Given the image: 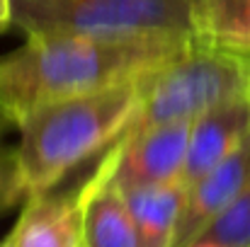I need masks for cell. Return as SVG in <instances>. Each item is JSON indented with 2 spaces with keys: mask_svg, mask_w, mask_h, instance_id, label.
Listing matches in <instances>:
<instances>
[{
  "mask_svg": "<svg viewBox=\"0 0 250 247\" xmlns=\"http://www.w3.org/2000/svg\"><path fill=\"white\" fill-rule=\"evenodd\" d=\"M194 37L112 39L46 32L0 56V116L20 124L39 107L136 80L177 58Z\"/></svg>",
  "mask_w": 250,
  "mask_h": 247,
  "instance_id": "1",
  "label": "cell"
},
{
  "mask_svg": "<svg viewBox=\"0 0 250 247\" xmlns=\"http://www.w3.org/2000/svg\"><path fill=\"white\" fill-rule=\"evenodd\" d=\"M141 78L39 107L17 124L15 163L24 199L49 194L126 131L141 104Z\"/></svg>",
  "mask_w": 250,
  "mask_h": 247,
  "instance_id": "2",
  "label": "cell"
},
{
  "mask_svg": "<svg viewBox=\"0 0 250 247\" xmlns=\"http://www.w3.org/2000/svg\"><path fill=\"white\" fill-rule=\"evenodd\" d=\"M250 56L192 41L177 58L141 78V104L124 133L167 121H194L231 99L248 97Z\"/></svg>",
  "mask_w": 250,
  "mask_h": 247,
  "instance_id": "3",
  "label": "cell"
},
{
  "mask_svg": "<svg viewBox=\"0 0 250 247\" xmlns=\"http://www.w3.org/2000/svg\"><path fill=\"white\" fill-rule=\"evenodd\" d=\"M194 0H12V27L24 34L68 32L112 39L192 37Z\"/></svg>",
  "mask_w": 250,
  "mask_h": 247,
  "instance_id": "4",
  "label": "cell"
},
{
  "mask_svg": "<svg viewBox=\"0 0 250 247\" xmlns=\"http://www.w3.org/2000/svg\"><path fill=\"white\" fill-rule=\"evenodd\" d=\"M192 121H167L139 133H122L114 143L112 179L126 187L170 184L182 179Z\"/></svg>",
  "mask_w": 250,
  "mask_h": 247,
  "instance_id": "5",
  "label": "cell"
},
{
  "mask_svg": "<svg viewBox=\"0 0 250 247\" xmlns=\"http://www.w3.org/2000/svg\"><path fill=\"white\" fill-rule=\"evenodd\" d=\"M250 184V133L204 177L187 187L175 247L194 243Z\"/></svg>",
  "mask_w": 250,
  "mask_h": 247,
  "instance_id": "6",
  "label": "cell"
},
{
  "mask_svg": "<svg viewBox=\"0 0 250 247\" xmlns=\"http://www.w3.org/2000/svg\"><path fill=\"white\" fill-rule=\"evenodd\" d=\"M114 151H104L83 191V247H139L136 228L122 187L112 179Z\"/></svg>",
  "mask_w": 250,
  "mask_h": 247,
  "instance_id": "7",
  "label": "cell"
},
{
  "mask_svg": "<svg viewBox=\"0 0 250 247\" xmlns=\"http://www.w3.org/2000/svg\"><path fill=\"white\" fill-rule=\"evenodd\" d=\"M250 133V99H231L192 121L182 184L192 187L199 177L214 170Z\"/></svg>",
  "mask_w": 250,
  "mask_h": 247,
  "instance_id": "8",
  "label": "cell"
},
{
  "mask_svg": "<svg viewBox=\"0 0 250 247\" xmlns=\"http://www.w3.org/2000/svg\"><path fill=\"white\" fill-rule=\"evenodd\" d=\"M17 247H83V191L24 199L15 223Z\"/></svg>",
  "mask_w": 250,
  "mask_h": 247,
  "instance_id": "9",
  "label": "cell"
},
{
  "mask_svg": "<svg viewBox=\"0 0 250 247\" xmlns=\"http://www.w3.org/2000/svg\"><path fill=\"white\" fill-rule=\"evenodd\" d=\"M122 191L136 228L139 247H175L187 187L182 182H170L126 187Z\"/></svg>",
  "mask_w": 250,
  "mask_h": 247,
  "instance_id": "10",
  "label": "cell"
},
{
  "mask_svg": "<svg viewBox=\"0 0 250 247\" xmlns=\"http://www.w3.org/2000/svg\"><path fill=\"white\" fill-rule=\"evenodd\" d=\"M189 29L202 44L250 56V0H194Z\"/></svg>",
  "mask_w": 250,
  "mask_h": 247,
  "instance_id": "11",
  "label": "cell"
},
{
  "mask_svg": "<svg viewBox=\"0 0 250 247\" xmlns=\"http://www.w3.org/2000/svg\"><path fill=\"white\" fill-rule=\"evenodd\" d=\"M194 243H209L216 247H250V184Z\"/></svg>",
  "mask_w": 250,
  "mask_h": 247,
  "instance_id": "12",
  "label": "cell"
},
{
  "mask_svg": "<svg viewBox=\"0 0 250 247\" xmlns=\"http://www.w3.org/2000/svg\"><path fill=\"white\" fill-rule=\"evenodd\" d=\"M5 124H7V121L0 116V213L24 199V196H22V189H20V179H17L15 151H10V148L5 146V141H2Z\"/></svg>",
  "mask_w": 250,
  "mask_h": 247,
  "instance_id": "13",
  "label": "cell"
},
{
  "mask_svg": "<svg viewBox=\"0 0 250 247\" xmlns=\"http://www.w3.org/2000/svg\"><path fill=\"white\" fill-rule=\"evenodd\" d=\"M12 27V0H0V32Z\"/></svg>",
  "mask_w": 250,
  "mask_h": 247,
  "instance_id": "14",
  "label": "cell"
},
{
  "mask_svg": "<svg viewBox=\"0 0 250 247\" xmlns=\"http://www.w3.org/2000/svg\"><path fill=\"white\" fill-rule=\"evenodd\" d=\"M0 247H17V228H12V230L0 240Z\"/></svg>",
  "mask_w": 250,
  "mask_h": 247,
  "instance_id": "15",
  "label": "cell"
},
{
  "mask_svg": "<svg viewBox=\"0 0 250 247\" xmlns=\"http://www.w3.org/2000/svg\"><path fill=\"white\" fill-rule=\"evenodd\" d=\"M187 247H216V245H209V243H192V245Z\"/></svg>",
  "mask_w": 250,
  "mask_h": 247,
  "instance_id": "16",
  "label": "cell"
},
{
  "mask_svg": "<svg viewBox=\"0 0 250 247\" xmlns=\"http://www.w3.org/2000/svg\"><path fill=\"white\" fill-rule=\"evenodd\" d=\"M248 99H250V92H248Z\"/></svg>",
  "mask_w": 250,
  "mask_h": 247,
  "instance_id": "17",
  "label": "cell"
}]
</instances>
